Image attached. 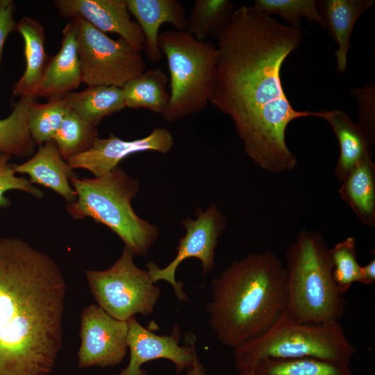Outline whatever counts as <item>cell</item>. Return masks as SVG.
<instances>
[{"mask_svg": "<svg viewBox=\"0 0 375 375\" xmlns=\"http://www.w3.org/2000/svg\"><path fill=\"white\" fill-rule=\"evenodd\" d=\"M217 39L219 58L209 103L231 117L245 153L261 169L274 174L293 169L297 160L286 144L288 126L322 115L294 109L281 83L282 65L299 48L301 32L242 6Z\"/></svg>", "mask_w": 375, "mask_h": 375, "instance_id": "6da1fadb", "label": "cell"}, {"mask_svg": "<svg viewBox=\"0 0 375 375\" xmlns=\"http://www.w3.org/2000/svg\"><path fill=\"white\" fill-rule=\"evenodd\" d=\"M66 283L56 261L0 238V375H49L62 344Z\"/></svg>", "mask_w": 375, "mask_h": 375, "instance_id": "7a4b0ae2", "label": "cell"}, {"mask_svg": "<svg viewBox=\"0 0 375 375\" xmlns=\"http://www.w3.org/2000/svg\"><path fill=\"white\" fill-rule=\"evenodd\" d=\"M287 309L285 265L274 253L233 262L212 281L206 306L218 340L233 349L268 330Z\"/></svg>", "mask_w": 375, "mask_h": 375, "instance_id": "3957f363", "label": "cell"}, {"mask_svg": "<svg viewBox=\"0 0 375 375\" xmlns=\"http://www.w3.org/2000/svg\"><path fill=\"white\" fill-rule=\"evenodd\" d=\"M286 313L300 322L332 323L346 301L333 275L329 249L321 233L303 229L285 253Z\"/></svg>", "mask_w": 375, "mask_h": 375, "instance_id": "277c9868", "label": "cell"}, {"mask_svg": "<svg viewBox=\"0 0 375 375\" xmlns=\"http://www.w3.org/2000/svg\"><path fill=\"white\" fill-rule=\"evenodd\" d=\"M76 194L67 210L74 219L90 217L116 233L134 255L145 256L157 239L158 228L140 218L131 201L139 191V182L119 166L94 178H70Z\"/></svg>", "mask_w": 375, "mask_h": 375, "instance_id": "5b68a950", "label": "cell"}, {"mask_svg": "<svg viewBox=\"0 0 375 375\" xmlns=\"http://www.w3.org/2000/svg\"><path fill=\"white\" fill-rule=\"evenodd\" d=\"M357 351L340 322H297L285 312L268 330L234 349L239 374L265 359L313 358L350 365Z\"/></svg>", "mask_w": 375, "mask_h": 375, "instance_id": "8992f818", "label": "cell"}, {"mask_svg": "<svg viewBox=\"0 0 375 375\" xmlns=\"http://www.w3.org/2000/svg\"><path fill=\"white\" fill-rule=\"evenodd\" d=\"M158 47L167 58L170 76L169 101L162 115L164 119L173 122L204 110L217 72V47L178 30L159 33Z\"/></svg>", "mask_w": 375, "mask_h": 375, "instance_id": "52a82bcc", "label": "cell"}, {"mask_svg": "<svg viewBox=\"0 0 375 375\" xmlns=\"http://www.w3.org/2000/svg\"><path fill=\"white\" fill-rule=\"evenodd\" d=\"M134 253L126 246L117 260L105 270H86L90 292L112 317L127 321L139 313H151L160 297L147 271L138 267Z\"/></svg>", "mask_w": 375, "mask_h": 375, "instance_id": "ba28073f", "label": "cell"}, {"mask_svg": "<svg viewBox=\"0 0 375 375\" xmlns=\"http://www.w3.org/2000/svg\"><path fill=\"white\" fill-rule=\"evenodd\" d=\"M76 26L78 54L83 82L88 86L125 83L146 70L140 53L122 38L113 40L80 17Z\"/></svg>", "mask_w": 375, "mask_h": 375, "instance_id": "9c48e42d", "label": "cell"}, {"mask_svg": "<svg viewBox=\"0 0 375 375\" xmlns=\"http://www.w3.org/2000/svg\"><path fill=\"white\" fill-rule=\"evenodd\" d=\"M185 235L178 241L177 253L174 260L164 268H160L154 262H149L147 272L153 283L164 280L170 283L180 301L188 298L183 291V283L175 278L178 265L185 259L196 258L201 262L204 274L212 271L215 265V251L218 239L226 228V222L215 203L205 210H197V218L188 217L182 221Z\"/></svg>", "mask_w": 375, "mask_h": 375, "instance_id": "30bf717a", "label": "cell"}, {"mask_svg": "<svg viewBox=\"0 0 375 375\" xmlns=\"http://www.w3.org/2000/svg\"><path fill=\"white\" fill-rule=\"evenodd\" d=\"M126 321L116 319L101 307L90 304L81 315V345L78 365L114 367L122 362L128 350Z\"/></svg>", "mask_w": 375, "mask_h": 375, "instance_id": "8fae6325", "label": "cell"}, {"mask_svg": "<svg viewBox=\"0 0 375 375\" xmlns=\"http://www.w3.org/2000/svg\"><path fill=\"white\" fill-rule=\"evenodd\" d=\"M126 322L130 360L127 367L117 375H147L146 371L141 369L142 365L160 358L172 361L178 374L192 367L197 357L192 335L186 338L189 344L181 347L178 326L174 327L170 335H158L142 326L135 316Z\"/></svg>", "mask_w": 375, "mask_h": 375, "instance_id": "7c38bea8", "label": "cell"}, {"mask_svg": "<svg viewBox=\"0 0 375 375\" xmlns=\"http://www.w3.org/2000/svg\"><path fill=\"white\" fill-rule=\"evenodd\" d=\"M173 144L172 133L163 128H154L147 136L133 140H124L110 133L108 138H97L90 149L70 157L67 162L73 169H85L95 177L101 176L119 167L130 155L147 151L166 153Z\"/></svg>", "mask_w": 375, "mask_h": 375, "instance_id": "4fadbf2b", "label": "cell"}, {"mask_svg": "<svg viewBox=\"0 0 375 375\" xmlns=\"http://www.w3.org/2000/svg\"><path fill=\"white\" fill-rule=\"evenodd\" d=\"M54 3L62 17L82 18L103 33L118 34L136 51L144 50V36L131 20L126 0H56Z\"/></svg>", "mask_w": 375, "mask_h": 375, "instance_id": "5bb4252c", "label": "cell"}, {"mask_svg": "<svg viewBox=\"0 0 375 375\" xmlns=\"http://www.w3.org/2000/svg\"><path fill=\"white\" fill-rule=\"evenodd\" d=\"M76 35V26L70 19L62 30L60 49L49 58L33 97L63 98L83 82Z\"/></svg>", "mask_w": 375, "mask_h": 375, "instance_id": "9a60e30c", "label": "cell"}, {"mask_svg": "<svg viewBox=\"0 0 375 375\" xmlns=\"http://www.w3.org/2000/svg\"><path fill=\"white\" fill-rule=\"evenodd\" d=\"M145 39V54L152 62L162 58L158 47L159 28L164 23L178 31H186L188 18L183 5L176 0H126Z\"/></svg>", "mask_w": 375, "mask_h": 375, "instance_id": "2e32d148", "label": "cell"}, {"mask_svg": "<svg viewBox=\"0 0 375 375\" xmlns=\"http://www.w3.org/2000/svg\"><path fill=\"white\" fill-rule=\"evenodd\" d=\"M16 173L26 174L30 182L53 190L62 197L67 204L74 202L76 194L70 185V178L76 175L60 155L56 143L49 141L26 162L13 165Z\"/></svg>", "mask_w": 375, "mask_h": 375, "instance_id": "e0dca14e", "label": "cell"}, {"mask_svg": "<svg viewBox=\"0 0 375 375\" xmlns=\"http://www.w3.org/2000/svg\"><path fill=\"white\" fill-rule=\"evenodd\" d=\"M320 117L331 125L338 140L340 156L334 174L342 182L365 158L372 156L370 151L372 140L359 124L341 110L322 112Z\"/></svg>", "mask_w": 375, "mask_h": 375, "instance_id": "ac0fdd59", "label": "cell"}, {"mask_svg": "<svg viewBox=\"0 0 375 375\" xmlns=\"http://www.w3.org/2000/svg\"><path fill=\"white\" fill-rule=\"evenodd\" d=\"M374 2V0H325L320 3L326 28L338 44L335 56L337 69L340 73L347 69L350 38L355 23Z\"/></svg>", "mask_w": 375, "mask_h": 375, "instance_id": "d6986e66", "label": "cell"}, {"mask_svg": "<svg viewBox=\"0 0 375 375\" xmlns=\"http://www.w3.org/2000/svg\"><path fill=\"white\" fill-rule=\"evenodd\" d=\"M15 31L24 39L26 69L12 93L20 97L33 96L50 58L44 50V29L38 20L25 16L16 24Z\"/></svg>", "mask_w": 375, "mask_h": 375, "instance_id": "ffe728a7", "label": "cell"}, {"mask_svg": "<svg viewBox=\"0 0 375 375\" xmlns=\"http://www.w3.org/2000/svg\"><path fill=\"white\" fill-rule=\"evenodd\" d=\"M368 156L342 181L338 193L365 226H375V164Z\"/></svg>", "mask_w": 375, "mask_h": 375, "instance_id": "44dd1931", "label": "cell"}, {"mask_svg": "<svg viewBox=\"0 0 375 375\" xmlns=\"http://www.w3.org/2000/svg\"><path fill=\"white\" fill-rule=\"evenodd\" d=\"M167 75L158 67L146 69L122 88L125 106L144 108L162 115L169 101Z\"/></svg>", "mask_w": 375, "mask_h": 375, "instance_id": "7402d4cb", "label": "cell"}, {"mask_svg": "<svg viewBox=\"0 0 375 375\" xmlns=\"http://www.w3.org/2000/svg\"><path fill=\"white\" fill-rule=\"evenodd\" d=\"M72 110L94 126L106 116L125 106L122 88L113 85L88 86L83 91L65 97Z\"/></svg>", "mask_w": 375, "mask_h": 375, "instance_id": "603a6c76", "label": "cell"}, {"mask_svg": "<svg viewBox=\"0 0 375 375\" xmlns=\"http://www.w3.org/2000/svg\"><path fill=\"white\" fill-rule=\"evenodd\" d=\"M36 101L33 96L20 97L10 115L0 119V153L20 158L34 154L35 144L28 122L30 109Z\"/></svg>", "mask_w": 375, "mask_h": 375, "instance_id": "cb8c5ba5", "label": "cell"}, {"mask_svg": "<svg viewBox=\"0 0 375 375\" xmlns=\"http://www.w3.org/2000/svg\"><path fill=\"white\" fill-rule=\"evenodd\" d=\"M234 10V3L229 0H197L188 18L186 31L201 41L217 38Z\"/></svg>", "mask_w": 375, "mask_h": 375, "instance_id": "d4e9b609", "label": "cell"}, {"mask_svg": "<svg viewBox=\"0 0 375 375\" xmlns=\"http://www.w3.org/2000/svg\"><path fill=\"white\" fill-rule=\"evenodd\" d=\"M252 375H356L350 365L313 358L265 359L249 372Z\"/></svg>", "mask_w": 375, "mask_h": 375, "instance_id": "484cf974", "label": "cell"}, {"mask_svg": "<svg viewBox=\"0 0 375 375\" xmlns=\"http://www.w3.org/2000/svg\"><path fill=\"white\" fill-rule=\"evenodd\" d=\"M96 126L88 123L71 111L63 119L53 141L66 161L72 156L90 149L98 138Z\"/></svg>", "mask_w": 375, "mask_h": 375, "instance_id": "4316f807", "label": "cell"}, {"mask_svg": "<svg viewBox=\"0 0 375 375\" xmlns=\"http://www.w3.org/2000/svg\"><path fill=\"white\" fill-rule=\"evenodd\" d=\"M70 111L65 97L49 99L45 103L36 101L30 109L28 122L35 144L41 146L52 140Z\"/></svg>", "mask_w": 375, "mask_h": 375, "instance_id": "83f0119b", "label": "cell"}, {"mask_svg": "<svg viewBox=\"0 0 375 375\" xmlns=\"http://www.w3.org/2000/svg\"><path fill=\"white\" fill-rule=\"evenodd\" d=\"M333 275L340 293L344 296L355 283L364 284L361 265L357 260L356 240L348 237L329 249Z\"/></svg>", "mask_w": 375, "mask_h": 375, "instance_id": "f1b7e54d", "label": "cell"}, {"mask_svg": "<svg viewBox=\"0 0 375 375\" xmlns=\"http://www.w3.org/2000/svg\"><path fill=\"white\" fill-rule=\"evenodd\" d=\"M250 7L268 15H278L294 28L299 29L302 17L326 28L325 21L315 0H256Z\"/></svg>", "mask_w": 375, "mask_h": 375, "instance_id": "f546056e", "label": "cell"}, {"mask_svg": "<svg viewBox=\"0 0 375 375\" xmlns=\"http://www.w3.org/2000/svg\"><path fill=\"white\" fill-rule=\"evenodd\" d=\"M10 158V155L0 153V206L6 208L10 204L9 199L4 196L5 192L10 190L24 191L37 199L43 198V192L30 181L15 176L13 165L8 162Z\"/></svg>", "mask_w": 375, "mask_h": 375, "instance_id": "4dcf8cb0", "label": "cell"}, {"mask_svg": "<svg viewBox=\"0 0 375 375\" xmlns=\"http://www.w3.org/2000/svg\"><path fill=\"white\" fill-rule=\"evenodd\" d=\"M374 93L372 87L355 92L361 104V123L359 125L365 130L372 141H374V114H372V108H368L372 107Z\"/></svg>", "mask_w": 375, "mask_h": 375, "instance_id": "1f68e13d", "label": "cell"}, {"mask_svg": "<svg viewBox=\"0 0 375 375\" xmlns=\"http://www.w3.org/2000/svg\"><path fill=\"white\" fill-rule=\"evenodd\" d=\"M14 3L10 0L0 1V60L4 42L9 33L15 31Z\"/></svg>", "mask_w": 375, "mask_h": 375, "instance_id": "d6a6232c", "label": "cell"}, {"mask_svg": "<svg viewBox=\"0 0 375 375\" xmlns=\"http://www.w3.org/2000/svg\"><path fill=\"white\" fill-rule=\"evenodd\" d=\"M364 285H372L375 283V258L361 267Z\"/></svg>", "mask_w": 375, "mask_h": 375, "instance_id": "836d02e7", "label": "cell"}, {"mask_svg": "<svg viewBox=\"0 0 375 375\" xmlns=\"http://www.w3.org/2000/svg\"><path fill=\"white\" fill-rule=\"evenodd\" d=\"M187 375H206L205 369L202 364L195 358L192 367L187 371Z\"/></svg>", "mask_w": 375, "mask_h": 375, "instance_id": "e575fe53", "label": "cell"}, {"mask_svg": "<svg viewBox=\"0 0 375 375\" xmlns=\"http://www.w3.org/2000/svg\"><path fill=\"white\" fill-rule=\"evenodd\" d=\"M240 375H252L251 373L249 372H243V373H240L239 374Z\"/></svg>", "mask_w": 375, "mask_h": 375, "instance_id": "d590c367", "label": "cell"}, {"mask_svg": "<svg viewBox=\"0 0 375 375\" xmlns=\"http://www.w3.org/2000/svg\"><path fill=\"white\" fill-rule=\"evenodd\" d=\"M1 1V0H0Z\"/></svg>", "mask_w": 375, "mask_h": 375, "instance_id": "8d00e7d4", "label": "cell"}]
</instances>
